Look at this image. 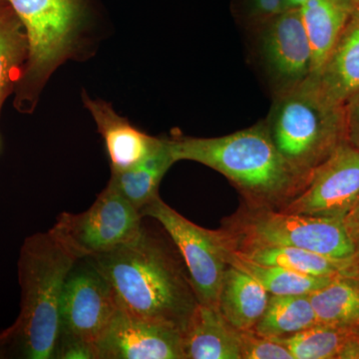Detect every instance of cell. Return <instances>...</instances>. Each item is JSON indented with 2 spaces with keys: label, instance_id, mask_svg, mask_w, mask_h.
<instances>
[{
  "label": "cell",
  "instance_id": "cell-22",
  "mask_svg": "<svg viewBox=\"0 0 359 359\" xmlns=\"http://www.w3.org/2000/svg\"><path fill=\"white\" fill-rule=\"evenodd\" d=\"M222 250L226 264L252 276L271 294H311L313 290L325 287L335 278L304 275L282 266L257 263L237 250L223 245Z\"/></svg>",
  "mask_w": 359,
  "mask_h": 359
},
{
  "label": "cell",
  "instance_id": "cell-3",
  "mask_svg": "<svg viewBox=\"0 0 359 359\" xmlns=\"http://www.w3.org/2000/svg\"><path fill=\"white\" fill-rule=\"evenodd\" d=\"M25 26L29 55L14 106L30 114L52 74L69 60L86 58L94 39L90 0H7Z\"/></svg>",
  "mask_w": 359,
  "mask_h": 359
},
{
  "label": "cell",
  "instance_id": "cell-13",
  "mask_svg": "<svg viewBox=\"0 0 359 359\" xmlns=\"http://www.w3.org/2000/svg\"><path fill=\"white\" fill-rule=\"evenodd\" d=\"M82 100L102 136L110 160L111 171H123L135 166L159 144L160 138L136 128L106 101L94 100L86 92L82 94Z\"/></svg>",
  "mask_w": 359,
  "mask_h": 359
},
{
  "label": "cell",
  "instance_id": "cell-18",
  "mask_svg": "<svg viewBox=\"0 0 359 359\" xmlns=\"http://www.w3.org/2000/svg\"><path fill=\"white\" fill-rule=\"evenodd\" d=\"M299 8L311 44L314 75L327 60L355 7L351 0H306Z\"/></svg>",
  "mask_w": 359,
  "mask_h": 359
},
{
  "label": "cell",
  "instance_id": "cell-9",
  "mask_svg": "<svg viewBox=\"0 0 359 359\" xmlns=\"http://www.w3.org/2000/svg\"><path fill=\"white\" fill-rule=\"evenodd\" d=\"M254 26L257 58L273 95L311 77L313 53L299 7H290Z\"/></svg>",
  "mask_w": 359,
  "mask_h": 359
},
{
  "label": "cell",
  "instance_id": "cell-12",
  "mask_svg": "<svg viewBox=\"0 0 359 359\" xmlns=\"http://www.w3.org/2000/svg\"><path fill=\"white\" fill-rule=\"evenodd\" d=\"M95 349L97 359H185L181 330L119 308Z\"/></svg>",
  "mask_w": 359,
  "mask_h": 359
},
{
  "label": "cell",
  "instance_id": "cell-25",
  "mask_svg": "<svg viewBox=\"0 0 359 359\" xmlns=\"http://www.w3.org/2000/svg\"><path fill=\"white\" fill-rule=\"evenodd\" d=\"M242 359H294L287 347L256 332H240Z\"/></svg>",
  "mask_w": 359,
  "mask_h": 359
},
{
  "label": "cell",
  "instance_id": "cell-2",
  "mask_svg": "<svg viewBox=\"0 0 359 359\" xmlns=\"http://www.w3.org/2000/svg\"><path fill=\"white\" fill-rule=\"evenodd\" d=\"M176 162L193 161L224 175L252 207L280 209L311 177L301 173L276 148L264 122L216 138L170 139Z\"/></svg>",
  "mask_w": 359,
  "mask_h": 359
},
{
  "label": "cell",
  "instance_id": "cell-17",
  "mask_svg": "<svg viewBox=\"0 0 359 359\" xmlns=\"http://www.w3.org/2000/svg\"><path fill=\"white\" fill-rule=\"evenodd\" d=\"M176 161L170 139H161L157 147L138 164L111 171L108 187L140 211L159 196L161 181Z\"/></svg>",
  "mask_w": 359,
  "mask_h": 359
},
{
  "label": "cell",
  "instance_id": "cell-28",
  "mask_svg": "<svg viewBox=\"0 0 359 359\" xmlns=\"http://www.w3.org/2000/svg\"><path fill=\"white\" fill-rule=\"evenodd\" d=\"M346 117V140L359 150V92L344 104Z\"/></svg>",
  "mask_w": 359,
  "mask_h": 359
},
{
  "label": "cell",
  "instance_id": "cell-35",
  "mask_svg": "<svg viewBox=\"0 0 359 359\" xmlns=\"http://www.w3.org/2000/svg\"><path fill=\"white\" fill-rule=\"evenodd\" d=\"M4 0H0V6H1L2 4H4Z\"/></svg>",
  "mask_w": 359,
  "mask_h": 359
},
{
  "label": "cell",
  "instance_id": "cell-26",
  "mask_svg": "<svg viewBox=\"0 0 359 359\" xmlns=\"http://www.w3.org/2000/svg\"><path fill=\"white\" fill-rule=\"evenodd\" d=\"M53 358L97 359L96 349L93 344L84 340L60 334L58 335Z\"/></svg>",
  "mask_w": 359,
  "mask_h": 359
},
{
  "label": "cell",
  "instance_id": "cell-10",
  "mask_svg": "<svg viewBox=\"0 0 359 359\" xmlns=\"http://www.w3.org/2000/svg\"><path fill=\"white\" fill-rule=\"evenodd\" d=\"M118 309L109 283L88 259H78L66 278L59 334L95 346Z\"/></svg>",
  "mask_w": 359,
  "mask_h": 359
},
{
  "label": "cell",
  "instance_id": "cell-32",
  "mask_svg": "<svg viewBox=\"0 0 359 359\" xmlns=\"http://www.w3.org/2000/svg\"><path fill=\"white\" fill-rule=\"evenodd\" d=\"M353 271L355 275L359 276V241L355 243V252L353 257Z\"/></svg>",
  "mask_w": 359,
  "mask_h": 359
},
{
  "label": "cell",
  "instance_id": "cell-33",
  "mask_svg": "<svg viewBox=\"0 0 359 359\" xmlns=\"http://www.w3.org/2000/svg\"><path fill=\"white\" fill-rule=\"evenodd\" d=\"M306 0H289V8L290 7H299Z\"/></svg>",
  "mask_w": 359,
  "mask_h": 359
},
{
  "label": "cell",
  "instance_id": "cell-23",
  "mask_svg": "<svg viewBox=\"0 0 359 359\" xmlns=\"http://www.w3.org/2000/svg\"><path fill=\"white\" fill-rule=\"evenodd\" d=\"M318 325L309 294L269 297L268 306L252 332L269 339L297 334Z\"/></svg>",
  "mask_w": 359,
  "mask_h": 359
},
{
  "label": "cell",
  "instance_id": "cell-4",
  "mask_svg": "<svg viewBox=\"0 0 359 359\" xmlns=\"http://www.w3.org/2000/svg\"><path fill=\"white\" fill-rule=\"evenodd\" d=\"M77 261L49 231L25 238L18 259L20 313L13 323L20 358H53L63 289Z\"/></svg>",
  "mask_w": 359,
  "mask_h": 359
},
{
  "label": "cell",
  "instance_id": "cell-21",
  "mask_svg": "<svg viewBox=\"0 0 359 359\" xmlns=\"http://www.w3.org/2000/svg\"><path fill=\"white\" fill-rule=\"evenodd\" d=\"M237 252L257 263L282 266L304 275L327 278L355 275L353 257L349 259H334L294 247H254Z\"/></svg>",
  "mask_w": 359,
  "mask_h": 359
},
{
  "label": "cell",
  "instance_id": "cell-7",
  "mask_svg": "<svg viewBox=\"0 0 359 359\" xmlns=\"http://www.w3.org/2000/svg\"><path fill=\"white\" fill-rule=\"evenodd\" d=\"M143 218L140 211L107 186L87 211L61 212L49 231L77 259H90L138 237Z\"/></svg>",
  "mask_w": 359,
  "mask_h": 359
},
{
  "label": "cell",
  "instance_id": "cell-8",
  "mask_svg": "<svg viewBox=\"0 0 359 359\" xmlns=\"http://www.w3.org/2000/svg\"><path fill=\"white\" fill-rule=\"evenodd\" d=\"M141 214L156 219L171 238L185 264L199 304L218 308L219 290L229 264L217 231L189 221L160 196L146 205Z\"/></svg>",
  "mask_w": 359,
  "mask_h": 359
},
{
  "label": "cell",
  "instance_id": "cell-34",
  "mask_svg": "<svg viewBox=\"0 0 359 359\" xmlns=\"http://www.w3.org/2000/svg\"><path fill=\"white\" fill-rule=\"evenodd\" d=\"M353 1L354 7L359 9V0H351Z\"/></svg>",
  "mask_w": 359,
  "mask_h": 359
},
{
  "label": "cell",
  "instance_id": "cell-20",
  "mask_svg": "<svg viewBox=\"0 0 359 359\" xmlns=\"http://www.w3.org/2000/svg\"><path fill=\"white\" fill-rule=\"evenodd\" d=\"M29 55V43L22 22L11 4L0 6V111L15 92Z\"/></svg>",
  "mask_w": 359,
  "mask_h": 359
},
{
  "label": "cell",
  "instance_id": "cell-16",
  "mask_svg": "<svg viewBox=\"0 0 359 359\" xmlns=\"http://www.w3.org/2000/svg\"><path fill=\"white\" fill-rule=\"evenodd\" d=\"M271 294L244 271L229 264L219 290L218 309L238 332H250L268 306Z\"/></svg>",
  "mask_w": 359,
  "mask_h": 359
},
{
  "label": "cell",
  "instance_id": "cell-6",
  "mask_svg": "<svg viewBox=\"0 0 359 359\" xmlns=\"http://www.w3.org/2000/svg\"><path fill=\"white\" fill-rule=\"evenodd\" d=\"M219 244L242 250L294 247L334 259H349L355 244L340 219L308 216L244 204L217 230Z\"/></svg>",
  "mask_w": 359,
  "mask_h": 359
},
{
  "label": "cell",
  "instance_id": "cell-30",
  "mask_svg": "<svg viewBox=\"0 0 359 359\" xmlns=\"http://www.w3.org/2000/svg\"><path fill=\"white\" fill-rule=\"evenodd\" d=\"M342 222L347 233L355 244L359 241V199Z\"/></svg>",
  "mask_w": 359,
  "mask_h": 359
},
{
  "label": "cell",
  "instance_id": "cell-1",
  "mask_svg": "<svg viewBox=\"0 0 359 359\" xmlns=\"http://www.w3.org/2000/svg\"><path fill=\"white\" fill-rule=\"evenodd\" d=\"M88 259L109 283L118 308L186 330L199 301L177 249L143 226L134 240Z\"/></svg>",
  "mask_w": 359,
  "mask_h": 359
},
{
  "label": "cell",
  "instance_id": "cell-19",
  "mask_svg": "<svg viewBox=\"0 0 359 359\" xmlns=\"http://www.w3.org/2000/svg\"><path fill=\"white\" fill-rule=\"evenodd\" d=\"M309 297L318 325L359 330V276H335Z\"/></svg>",
  "mask_w": 359,
  "mask_h": 359
},
{
  "label": "cell",
  "instance_id": "cell-15",
  "mask_svg": "<svg viewBox=\"0 0 359 359\" xmlns=\"http://www.w3.org/2000/svg\"><path fill=\"white\" fill-rule=\"evenodd\" d=\"M185 359H242L240 332L218 308L199 304L183 332Z\"/></svg>",
  "mask_w": 359,
  "mask_h": 359
},
{
  "label": "cell",
  "instance_id": "cell-27",
  "mask_svg": "<svg viewBox=\"0 0 359 359\" xmlns=\"http://www.w3.org/2000/svg\"><path fill=\"white\" fill-rule=\"evenodd\" d=\"M289 8V0H249L252 23L261 22Z\"/></svg>",
  "mask_w": 359,
  "mask_h": 359
},
{
  "label": "cell",
  "instance_id": "cell-5",
  "mask_svg": "<svg viewBox=\"0 0 359 359\" xmlns=\"http://www.w3.org/2000/svg\"><path fill=\"white\" fill-rule=\"evenodd\" d=\"M263 122L283 157L311 177L346 142L344 105L327 98L311 78L273 95Z\"/></svg>",
  "mask_w": 359,
  "mask_h": 359
},
{
  "label": "cell",
  "instance_id": "cell-24",
  "mask_svg": "<svg viewBox=\"0 0 359 359\" xmlns=\"http://www.w3.org/2000/svg\"><path fill=\"white\" fill-rule=\"evenodd\" d=\"M354 330L316 325L297 334L273 339L287 347L294 359H337Z\"/></svg>",
  "mask_w": 359,
  "mask_h": 359
},
{
  "label": "cell",
  "instance_id": "cell-29",
  "mask_svg": "<svg viewBox=\"0 0 359 359\" xmlns=\"http://www.w3.org/2000/svg\"><path fill=\"white\" fill-rule=\"evenodd\" d=\"M14 358H20V349L15 327L13 325L0 332V359Z\"/></svg>",
  "mask_w": 359,
  "mask_h": 359
},
{
  "label": "cell",
  "instance_id": "cell-14",
  "mask_svg": "<svg viewBox=\"0 0 359 359\" xmlns=\"http://www.w3.org/2000/svg\"><path fill=\"white\" fill-rule=\"evenodd\" d=\"M309 78L327 98L342 105L359 92L358 8H354L320 69Z\"/></svg>",
  "mask_w": 359,
  "mask_h": 359
},
{
  "label": "cell",
  "instance_id": "cell-11",
  "mask_svg": "<svg viewBox=\"0 0 359 359\" xmlns=\"http://www.w3.org/2000/svg\"><path fill=\"white\" fill-rule=\"evenodd\" d=\"M359 199V150L344 142L282 211L344 221Z\"/></svg>",
  "mask_w": 359,
  "mask_h": 359
},
{
  "label": "cell",
  "instance_id": "cell-31",
  "mask_svg": "<svg viewBox=\"0 0 359 359\" xmlns=\"http://www.w3.org/2000/svg\"><path fill=\"white\" fill-rule=\"evenodd\" d=\"M337 359H359V330H354L339 351Z\"/></svg>",
  "mask_w": 359,
  "mask_h": 359
}]
</instances>
